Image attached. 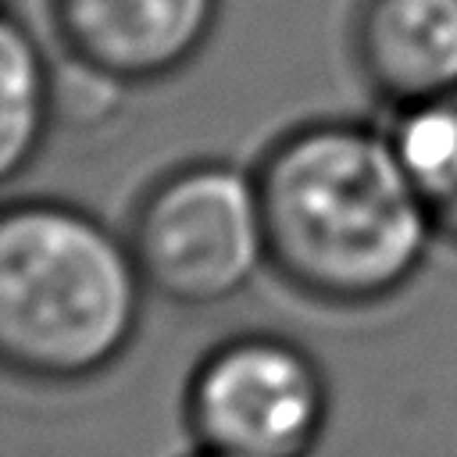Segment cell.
I'll list each match as a JSON object with an SVG mask.
<instances>
[{
	"mask_svg": "<svg viewBox=\"0 0 457 457\" xmlns=\"http://www.w3.org/2000/svg\"><path fill=\"white\" fill-rule=\"evenodd\" d=\"M253 179L268 268L328 307L396 296L439 239L389 132L357 121L289 129L268 146Z\"/></svg>",
	"mask_w": 457,
	"mask_h": 457,
	"instance_id": "obj_1",
	"label": "cell"
},
{
	"mask_svg": "<svg viewBox=\"0 0 457 457\" xmlns=\"http://www.w3.org/2000/svg\"><path fill=\"white\" fill-rule=\"evenodd\" d=\"M146 278L132 243L75 204L25 200L0 218V357L7 371L71 386L132 346Z\"/></svg>",
	"mask_w": 457,
	"mask_h": 457,
	"instance_id": "obj_2",
	"label": "cell"
},
{
	"mask_svg": "<svg viewBox=\"0 0 457 457\" xmlns=\"http://www.w3.org/2000/svg\"><path fill=\"white\" fill-rule=\"evenodd\" d=\"M132 253L146 289L175 307H218L268 264L253 171L193 161L161 175L132 214Z\"/></svg>",
	"mask_w": 457,
	"mask_h": 457,
	"instance_id": "obj_3",
	"label": "cell"
},
{
	"mask_svg": "<svg viewBox=\"0 0 457 457\" xmlns=\"http://www.w3.org/2000/svg\"><path fill=\"white\" fill-rule=\"evenodd\" d=\"M328 421V382L311 350L278 332L211 346L186 386V425L204 453L307 457Z\"/></svg>",
	"mask_w": 457,
	"mask_h": 457,
	"instance_id": "obj_4",
	"label": "cell"
},
{
	"mask_svg": "<svg viewBox=\"0 0 457 457\" xmlns=\"http://www.w3.org/2000/svg\"><path fill=\"white\" fill-rule=\"evenodd\" d=\"M221 0H50L64 57L118 82L182 71L211 39Z\"/></svg>",
	"mask_w": 457,
	"mask_h": 457,
	"instance_id": "obj_5",
	"label": "cell"
},
{
	"mask_svg": "<svg viewBox=\"0 0 457 457\" xmlns=\"http://www.w3.org/2000/svg\"><path fill=\"white\" fill-rule=\"evenodd\" d=\"M357 68L386 104L411 107L457 89V0H364Z\"/></svg>",
	"mask_w": 457,
	"mask_h": 457,
	"instance_id": "obj_6",
	"label": "cell"
},
{
	"mask_svg": "<svg viewBox=\"0 0 457 457\" xmlns=\"http://www.w3.org/2000/svg\"><path fill=\"white\" fill-rule=\"evenodd\" d=\"M57 107V86L50 64L18 18H4L0 29V179H18L32 168L50 114Z\"/></svg>",
	"mask_w": 457,
	"mask_h": 457,
	"instance_id": "obj_7",
	"label": "cell"
},
{
	"mask_svg": "<svg viewBox=\"0 0 457 457\" xmlns=\"http://www.w3.org/2000/svg\"><path fill=\"white\" fill-rule=\"evenodd\" d=\"M389 139L428 207L436 236L457 243V89L400 107Z\"/></svg>",
	"mask_w": 457,
	"mask_h": 457,
	"instance_id": "obj_8",
	"label": "cell"
},
{
	"mask_svg": "<svg viewBox=\"0 0 457 457\" xmlns=\"http://www.w3.org/2000/svg\"><path fill=\"white\" fill-rule=\"evenodd\" d=\"M193 457H218V453H204V450H196V453H193Z\"/></svg>",
	"mask_w": 457,
	"mask_h": 457,
	"instance_id": "obj_9",
	"label": "cell"
}]
</instances>
